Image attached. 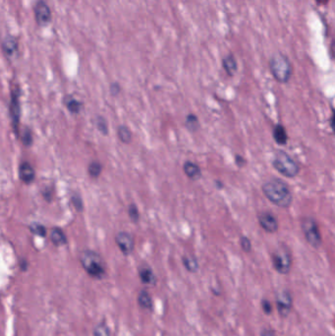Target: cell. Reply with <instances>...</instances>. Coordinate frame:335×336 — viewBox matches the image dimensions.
Returning <instances> with one entry per match:
<instances>
[{
  "label": "cell",
  "instance_id": "cell-17",
  "mask_svg": "<svg viewBox=\"0 0 335 336\" xmlns=\"http://www.w3.org/2000/svg\"><path fill=\"white\" fill-rule=\"evenodd\" d=\"M137 301L138 304L142 309H144L146 311H152L153 300H152V295L147 289H142L139 292Z\"/></svg>",
  "mask_w": 335,
  "mask_h": 336
},
{
  "label": "cell",
  "instance_id": "cell-22",
  "mask_svg": "<svg viewBox=\"0 0 335 336\" xmlns=\"http://www.w3.org/2000/svg\"><path fill=\"white\" fill-rule=\"evenodd\" d=\"M117 137L123 144H129L132 141V132L126 125H120L117 128Z\"/></svg>",
  "mask_w": 335,
  "mask_h": 336
},
{
  "label": "cell",
  "instance_id": "cell-30",
  "mask_svg": "<svg viewBox=\"0 0 335 336\" xmlns=\"http://www.w3.org/2000/svg\"><path fill=\"white\" fill-rule=\"evenodd\" d=\"M128 215L133 223H138L140 220V212L135 204H131L128 207Z\"/></svg>",
  "mask_w": 335,
  "mask_h": 336
},
{
  "label": "cell",
  "instance_id": "cell-34",
  "mask_svg": "<svg viewBox=\"0 0 335 336\" xmlns=\"http://www.w3.org/2000/svg\"><path fill=\"white\" fill-rule=\"evenodd\" d=\"M235 163L238 167L242 168L247 164V160L244 158L242 155L240 154H236L235 155Z\"/></svg>",
  "mask_w": 335,
  "mask_h": 336
},
{
  "label": "cell",
  "instance_id": "cell-29",
  "mask_svg": "<svg viewBox=\"0 0 335 336\" xmlns=\"http://www.w3.org/2000/svg\"><path fill=\"white\" fill-rule=\"evenodd\" d=\"M21 141L23 143V146L26 148H30L34 144V137H32V132L29 127H25L23 129L22 135H21Z\"/></svg>",
  "mask_w": 335,
  "mask_h": 336
},
{
  "label": "cell",
  "instance_id": "cell-26",
  "mask_svg": "<svg viewBox=\"0 0 335 336\" xmlns=\"http://www.w3.org/2000/svg\"><path fill=\"white\" fill-rule=\"evenodd\" d=\"M94 124H95V127L97 129V131L105 135V136H107L108 135V123H107V120L102 115H97L95 117V120H94Z\"/></svg>",
  "mask_w": 335,
  "mask_h": 336
},
{
  "label": "cell",
  "instance_id": "cell-8",
  "mask_svg": "<svg viewBox=\"0 0 335 336\" xmlns=\"http://www.w3.org/2000/svg\"><path fill=\"white\" fill-rule=\"evenodd\" d=\"M36 23L41 28H46L52 21V11L46 0H37L32 6Z\"/></svg>",
  "mask_w": 335,
  "mask_h": 336
},
{
  "label": "cell",
  "instance_id": "cell-31",
  "mask_svg": "<svg viewBox=\"0 0 335 336\" xmlns=\"http://www.w3.org/2000/svg\"><path fill=\"white\" fill-rule=\"evenodd\" d=\"M240 245L245 253H250L252 251V242L247 236H242L240 238Z\"/></svg>",
  "mask_w": 335,
  "mask_h": 336
},
{
  "label": "cell",
  "instance_id": "cell-28",
  "mask_svg": "<svg viewBox=\"0 0 335 336\" xmlns=\"http://www.w3.org/2000/svg\"><path fill=\"white\" fill-rule=\"evenodd\" d=\"M29 229H30V233H32L36 236H39L42 238H45L46 236L47 230H46V226L42 223L32 222L29 225Z\"/></svg>",
  "mask_w": 335,
  "mask_h": 336
},
{
  "label": "cell",
  "instance_id": "cell-11",
  "mask_svg": "<svg viewBox=\"0 0 335 336\" xmlns=\"http://www.w3.org/2000/svg\"><path fill=\"white\" fill-rule=\"evenodd\" d=\"M259 225L267 233H276L279 228V222L274 214L270 212H262L258 215Z\"/></svg>",
  "mask_w": 335,
  "mask_h": 336
},
{
  "label": "cell",
  "instance_id": "cell-2",
  "mask_svg": "<svg viewBox=\"0 0 335 336\" xmlns=\"http://www.w3.org/2000/svg\"><path fill=\"white\" fill-rule=\"evenodd\" d=\"M79 260L84 271L91 278L102 280L107 275V264L97 252L86 249L81 252Z\"/></svg>",
  "mask_w": 335,
  "mask_h": 336
},
{
  "label": "cell",
  "instance_id": "cell-14",
  "mask_svg": "<svg viewBox=\"0 0 335 336\" xmlns=\"http://www.w3.org/2000/svg\"><path fill=\"white\" fill-rule=\"evenodd\" d=\"M139 278L145 285L154 286L157 283V277L150 266L144 265L139 268Z\"/></svg>",
  "mask_w": 335,
  "mask_h": 336
},
{
  "label": "cell",
  "instance_id": "cell-33",
  "mask_svg": "<svg viewBox=\"0 0 335 336\" xmlns=\"http://www.w3.org/2000/svg\"><path fill=\"white\" fill-rule=\"evenodd\" d=\"M42 195H43L44 199H45V200H46V201H48V203L52 201V199H53V195H54V194H53V189H50V188H47V187H46L45 190L42 191Z\"/></svg>",
  "mask_w": 335,
  "mask_h": 336
},
{
  "label": "cell",
  "instance_id": "cell-6",
  "mask_svg": "<svg viewBox=\"0 0 335 336\" xmlns=\"http://www.w3.org/2000/svg\"><path fill=\"white\" fill-rule=\"evenodd\" d=\"M10 103H9V116L11 119V124L14 130L16 137L20 136V118H21V103H20V96H21V90L18 85H16L15 88L11 91L10 95Z\"/></svg>",
  "mask_w": 335,
  "mask_h": 336
},
{
  "label": "cell",
  "instance_id": "cell-40",
  "mask_svg": "<svg viewBox=\"0 0 335 336\" xmlns=\"http://www.w3.org/2000/svg\"><path fill=\"white\" fill-rule=\"evenodd\" d=\"M315 1L319 4H326V3H328L329 0H315Z\"/></svg>",
  "mask_w": 335,
  "mask_h": 336
},
{
  "label": "cell",
  "instance_id": "cell-20",
  "mask_svg": "<svg viewBox=\"0 0 335 336\" xmlns=\"http://www.w3.org/2000/svg\"><path fill=\"white\" fill-rule=\"evenodd\" d=\"M273 136L276 144L280 146H285L288 142V134L285 127L282 124H276L273 130Z\"/></svg>",
  "mask_w": 335,
  "mask_h": 336
},
{
  "label": "cell",
  "instance_id": "cell-24",
  "mask_svg": "<svg viewBox=\"0 0 335 336\" xmlns=\"http://www.w3.org/2000/svg\"><path fill=\"white\" fill-rule=\"evenodd\" d=\"M102 172H103V164L97 160H92L88 165V173L93 179L98 178Z\"/></svg>",
  "mask_w": 335,
  "mask_h": 336
},
{
  "label": "cell",
  "instance_id": "cell-1",
  "mask_svg": "<svg viewBox=\"0 0 335 336\" xmlns=\"http://www.w3.org/2000/svg\"><path fill=\"white\" fill-rule=\"evenodd\" d=\"M264 197L274 206L287 209L293 201V194L289 186L279 178H271L263 182L261 186Z\"/></svg>",
  "mask_w": 335,
  "mask_h": 336
},
{
  "label": "cell",
  "instance_id": "cell-37",
  "mask_svg": "<svg viewBox=\"0 0 335 336\" xmlns=\"http://www.w3.org/2000/svg\"><path fill=\"white\" fill-rule=\"evenodd\" d=\"M331 110H332V113H331V117H330L329 123H330V127L332 129V132L335 135V108H332Z\"/></svg>",
  "mask_w": 335,
  "mask_h": 336
},
{
  "label": "cell",
  "instance_id": "cell-27",
  "mask_svg": "<svg viewBox=\"0 0 335 336\" xmlns=\"http://www.w3.org/2000/svg\"><path fill=\"white\" fill-rule=\"evenodd\" d=\"M70 200L76 212L82 213L84 211V200L79 193L73 192L70 196Z\"/></svg>",
  "mask_w": 335,
  "mask_h": 336
},
{
  "label": "cell",
  "instance_id": "cell-12",
  "mask_svg": "<svg viewBox=\"0 0 335 336\" xmlns=\"http://www.w3.org/2000/svg\"><path fill=\"white\" fill-rule=\"evenodd\" d=\"M276 304L279 314L282 317H286L292 308V297L288 291H281L277 294Z\"/></svg>",
  "mask_w": 335,
  "mask_h": 336
},
{
  "label": "cell",
  "instance_id": "cell-35",
  "mask_svg": "<svg viewBox=\"0 0 335 336\" xmlns=\"http://www.w3.org/2000/svg\"><path fill=\"white\" fill-rule=\"evenodd\" d=\"M19 266H20V270L22 272H27V270L29 267L28 260H26V259H22V260H20V262H19Z\"/></svg>",
  "mask_w": 335,
  "mask_h": 336
},
{
  "label": "cell",
  "instance_id": "cell-38",
  "mask_svg": "<svg viewBox=\"0 0 335 336\" xmlns=\"http://www.w3.org/2000/svg\"><path fill=\"white\" fill-rule=\"evenodd\" d=\"M330 55L332 59H335V40H333L330 44Z\"/></svg>",
  "mask_w": 335,
  "mask_h": 336
},
{
  "label": "cell",
  "instance_id": "cell-9",
  "mask_svg": "<svg viewBox=\"0 0 335 336\" xmlns=\"http://www.w3.org/2000/svg\"><path fill=\"white\" fill-rule=\"evenodd\" d=\"M1 50L4 56L8 60H14L18 57L20 51V45L15 36L8 33L2 39Z\"/></svg>",
  "mask_w": 335,
  "mask_h": 336
},
{
  "label": "cell",
  "instance_id": "cell-25",
  "mask_svg": "<svg viewBox=\"0 0 335 336\" xmlns=\"http://www.w3.org/2000/svg\"><path fill=\"white\" fill-rule=\"evenodd\" d=\"M92 335L93 336H111V331L110 328L108 327L106 321H100L97 323L92 330Z\"/></svg>",
  "mask_w": 335,
  "mask_h": 336
},
{
  "label": "cell",
  "instance_id": "cell-3",
  "mask_svg": "<svg viewBox=\"0 0 335 336\" xmlns=\"http://www.w3.org/2000/svg\"><path fill=\"white\" fill-rule=\"evenodd\" d=\"M270 69L274 79L280 84L288 83L293 74L289 58L281 52L275 53L270 60Z\"/></svg>",
  "mask_w": 335,
  "mask_h": 336
},
{
  "label": "cell",
  "instance_id": "cell-36",
  "mask_svg": "<svg viewBox=\"0 0 335 336\" xmlns=\"http://www.w3.org/2000/svg\"><path fill=\"white\" fill-rule=\"evenodd\" d=\"M262 310H263L266 314H270V313L272 312V305H271V303H270L269 301L264 300V301L262 302Z\"/></svg>",
  "mask_w": 335,
  "mask_h": 336
},
{
  "label": "cell",
  "instance_id": "cell-7",
  "mask_svg": "<svg viewBox=\"0 0 335 336\" xmlns=\"http://www.w3.org/2000/svg\"><path fill=\"white\" fill-rule=\"evenodd\" d=\"M274 268L281 275H287L292 265L291 254L286 247H280L275 250L272 255Z\"/></svg>",
  "mask_w": 335,
  "mask_h": 336
},
{
  "label": "cell",
  "instance_id": "cell-19",
  "mask_svg": "<svg viewBox=\"0 0 335 336\" xmlns=\"http://www.w3.org/2000/svg\"><path fill=\"white\" fill-rule=\"evenodd\" d=\"M49 238H50L51 243L55 247L65 246L68 243V239H67L65 232L59 227H55V228L51 229Z\"/></svg>",
  "mask_w": 335,
  "mask_h": 336
},
{
  "label": "cell",
  "instance_id": "cell-41",
  "mask_svg": "<svg viewBox=\"0 0 335 336\" xmlns=\"http://www.w3.org/2000/svg\"><path fill=\"white\" fill-rule=\"evenodd\" d=\"M215 184H216V186H217V188H218V189H221V188H223V185H222L221 182H219V181H216Z\"/></svg>",
  "mask_w": 335,
  "mask_h": 336
},
{
  "label": "cell",
  "instance_id": "cell-23",
  "mask_svg": "<svg viewBox=\"0 0 335 336\" xmlns=\"http://www.w3.org/2000/svg\"><path fill=\"white\" fill-rule=\"evenodd\" d=\"M185 126L189 131L197 132L198 128H199V121H198V116L193 114V113H189L186 116V119H185Z\"/></svg>",
  "mask_w": 335,
  "mask_h": 336
},
{
  "label": "cell",
  "instance_id": "cell-32",
  "mask_svg": "<svg viewBox=\"0 0 335 336\" xmlns=\"http://www.w3.org/2000/svg\"><path fill=\"white\" fill-rule=\"evenodd\" d=\"M109 92L112 96H118L121 92V86L118 82H112L109 86Z\"/></svg>",
  "mask_w": 335,
  "mask_h": 336
},
{
  "label": "cell",
  "instance_id": "cell-5",
  "mask_svg": "<svg viewBox=\"0 0 335 336\" xmlns=\"http://www.w3.org/2000/svg\"><path fill=\"white\" fill-rule=\"evenodd\" d=\"M302 231L307 242L315 249H319L321 245V234L317 221L312 217H305L301 223Z\"/></svg>",
  "mask_w": 335,
  "mask_h": 336
},
{
  "label": "cell",
  "instance_id": "cell-13",
  "mask_svg": "<svg viewBox=\"0 0 335 336\" xmlns=\"http://www.w3.org/2000/svg\"><path fill=\"white\" fill-rule=\"evenodd\" d=\"M19 178L26 185H30L36 179V171L30 162L23 161L19 166Z\"/></svg>",
  "mask_w": 335,
  "mask_h": 336
},
{
  "label": "cell",
  "instance_id": "cell-39",
  "mask_svg": "<svg viewBox=\"0 0 335 336\" xmlns=\"http://www.w3.org/2000/svg\"><path fill=\"white\" fill-rule=\"evenodd\" d=\"M261 336H276L275 333H274V330H271V329H264L262 332H261Z\"/></svg>",
  "mask_w": 335,
  "mask_h": 336
},
{
  "label": "cell",
  "instance_id": "cell-16",
  "mask_svg": "<svg viewBox=\"0 0 335 336\" xmlns=\"http://www.w3.org/2000/svg\"><path fill=\"white\" fill-rule=\"evenodd\" d=\"M62 103L67 108V110L72 114H79L84 107V104L81 100L75 98L73 95H65Z\"/></svg>",
  "mask_w": 335,
  "mask_h": 336
},
{
  "label": "cell",
  "instance_id": "cell-18",
  "mask_svg": "<svg viewBox=\"0 0 335 336\" xmlns=\"http://www.w3.org/2000/svg\"><path fill=\"white\" fill-rule=\"evenodd\" d=\"M222 67L229 77H233L238 71V63L235 56L230 53L222 59Z\"/></svg>",
  "mask_w": 335,
  "mask_h": 336
},
{
  "label": "cell",
  "instance_id": "cell-15",
  "mask_svg": "<svg viewBox=\"0 0 335 336\" xmlns=\"http://www.w3.org/2000/svg\"><path fill=\"white\" fill-rule=\"evenodd\" d=\"M183 171L185 173V175L193 180V181H197L200 177H202V169L198 166L197 163L187 160L184 164H183Z\"/></svg>",
  "mask_w": 335,
  "mask_h": 336
},
{
  "label": "cell",
  "instance_id": "cell-10",
  "mask_svg": "<svg viewBox=\"0 0 335 336\" xmlns=\"http://www.w3.org/2000/svg\"><path fill=\"white\" fill-rule=\"evenodd\" d=\"M115 243L124 256H130L135 249V239L127 231H119L115 235Z\"/></svg>",
  "mask_w": 335,
  "mask_h": 336
},
{
  "label": "cell",
  "instance_id": "cell-4",
  "mask_svg": "<svg viewBox=\"0 0 335 336\" xmlns=\"http://www.w3.org/2000/svg\"><path fill=\"white\" fill-rule=\"evenodd\" d=\"M272 163L277 172L287 178L296 177L301 170L299 163L290 154L283 151H278L274 154Z\"/></svg>",
  "mask_w": 335,
  "mask_h": 336
},
{
  "label": "cell",
  "instance_id": "cell-21",
  "mask_svg": "<svg viewBox=\"0 0 335 336\" xmlns=\"http://www.w3.org/2000/svg\"><path fill=\"white\" fill-rule=\"evenodd\" d=\"M182 263L187 272L191 274H196L198 271V261L193 256H183Z\"/></svg>",
  "mask_w": 335,
  "mask_h": 336
}]
</instances>
